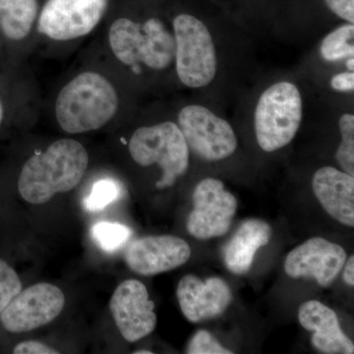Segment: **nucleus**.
I'll return each instance as SVG.
<instances>
[{
    "label": "nucleus",
    "mask_w": 354,
    "mask_h": 354,
    "mask_svg": "<svg viewBox=\"0 0 354 354\" xmlns=\"http://www.w3.org/2000/svg\"><path fill=\"white\" fill-rule=\"evenodd\" d=\"M88 165V152L80 142L58 140L26 162L18 179L21 197L41 205L57 193L69 192L81 183Z\"/></svg>",
    "instance_id": "obj_1"
},
{
    "label": "nucleus",
    "mask_w": 354,
    "mask_h": 354,
    "mask_svg": "<svg viewBox=\"0 0 354 354\" xmlns=\"http://www.w3.org/2000/svg\"><path fill=\"white\" fill-rule=\"evenodd\" d=\"M120 100L113 84L97 72H83L58 94L55 116L68 134L94 131L113 120Z\"/></svg>",
    "instance_id": "obj_2"
},
{
    "label": "nucleus",
    "mask_w": 354,
    "mask_h": 354,
    "mask_svg": "<svg viewBox=\"0 0 354 354\" xmlns=\"http://www.w3.org/2000/svg\"><path fill=\"white\" fill-rule=\"evenodd\" d=\"M109 44L115 57L123 64L162 70L172 64L176 53L174 35L157 18L144 24L127 18L114 21L109 27Z\"/></svg>",
    "instance_id": "obj_3"
},
{
    "label": "nucleus",
    "mask_w": 354,
    "mask_h": 354,
    "mask_svg": "<svg viewBox=\"0 0 354 354\" xmlns=\"http://www.w3.org/2000/svg\"><path fill=\"white\" fill-rule=\"evenodd\" d=\"M128 149L141 167L160 165L162 176L156 184L158 189L171 187L187 171L189 148L178 125L171 121L138 128L133 133Z\"/></svg>",
    "instance_id": "obj_4"
},
{
    "label": "nucleus",
    "mask_w": 354,
    "mask_h": 354,
    "mask_svg": "<svg viewBox=\"0 0 354 354\" xmlns=\"http://www.w3.org/2000/svg\"><path fill=\"white\" fill-rule=\"evenodd\" d=\"M302 97L295 84L279 82L261 95L255 109L256 138L265 152L290 143L302 121Z\"/></svg>",
    "instance_id": "obj_5"
},
{
    "label": "nucleus",
    "mask_w": 354,
    "mask_h": 354,
    "mask_svg": "<svg viewBox=\"0 0 354 354\" xmlns=\"http://www.w3.org/2000/svg\"><path fill=\"white\" fill-rule=\"evenodd\" d=\"M176 68L179 80L189 88H203L215 79V44L207 26L189 14L174 20Z\"/></svg>",
    "instance_id": "obj_6"
},
{
    "label": "nucleus",
    "mask_w": 354,
    "mask_h": 354,
    "mask_svg": "<svg viewBox=\"0 0 354 354\" xmlns=\"http://www.w3.org/2000/svg\"><path fill=\"white\" fill-rule=\"evenodd\" d=\"M178 127L189 150L207 162L225 160L236 150L239 142L230 123L205 106L190 104L181 109Z\"/></svg>",
    "instance_id": "obj_7"
},
{
    "label": "nucleus",
    "mask_w": 354,
    "mask_h": 354,
    "mask_svg": "<svg viewBox=\"0 0 354 354\" xmlns=\"http://www.w3.org/2000/svg\"><path fill=\"white\" fill-rule=\"evenodd\" d=\"M193 209L187 220L188 232L200 241L223 236L232 227L237 209L236 198L216 178L203 179L193 192Z\"/></svg>",
    "instance_id": "obj_8"
},
{
    "label": "nucleus",
    "mask_w": 354,
    "mask_h": 354,
    "mask_svg": "<svg viewBox=\"0 0 354 354\" xmlns=\"http://www.w3.org/2000/svg\"><path fill=\"white\" fill-rule=\"evenodd\" d=\"M108 0H48L38 21L39 34L71 41L90 34L106 14Z\"/></svg>",
    "instance_id": "obj_9"
},
{
    "label": "nucleus",
    "mask_w": 354,
    "mask_h": 354,
    "mask_svg": "<svg viewBox=\"0 0 354 354\" xmlns=\"http://www.w3.org/2000/svg\"><path fill=\"white\" fill-rule=\"evenodd\" d=\"M64 293L58 286L39 283L21 290L0 313V322L10 333L31 332L48 325L64 308Z\"/></svg>",
    "instance_id": "obj_10"
},
{
    "label": "nucleus",
    "mask_w": 354,
    "mask_h": 354,
    "mask_svg": "<svg viewBox=\"0 0 354 354\" xmlns=\"http://www.w3.org/2000/svg\"><path fill=\"white\" fill-rule=\"evenodd\" d=\"M109 308L127 342L140 341L156 329L155 304L149 298L145 285L137 279H127L118 286L109 301Z\"/></svg>",
    "instance_id": "obj_11"
},
{
    "label": "nucleus",
    "mask_w": 354,
    "mask_h": 354,
    "mask_svg": "<svg viewBox=\"0 0 354 354\" xmlns=\"http://www.w3.org/2000/svg\"><path fill=\"white\" fill-rule=\"evenodd\" d=\"M341 245L322 237L308 239L288 253L285 261L286 274L290 278H311L327 288L339 276L346 261Z\"/></svg>",
    "instance_id": "obj_12"
},
{
    "label": "nucleus",
    "mask_w": 354,
    "mask_h": 354,
    "mask_svg": "<svg viewBox=\"0 0 354 354\" xmlns=\"http://www.w3.org/2000/svg\"><path fill=\"white\" fill-rule=\"evenodd\" d=\"M191 257L189 244L174 235L141 237L125 253L130 270L141 276H155L185 264Z\"/></svg>",
    "instance_id": "obj_13"
},
{
    "label": "nucleus",
    "mask_w": 354,
    "mask_h": 354,
    "mask_svg": "<svg viewBox=\"0 0 354 354\" xmlns=\"http://www.w3.org/2000/svg\"><path fill=\"white\" fill-rule=\"evenodd\" d=\"M181 311L191 323H199L221 315L232 304V293L223 279L202 281L193 274L183 277L176 290Z\"/></svg>",
    "instance_id": "obj_14"
},
{
    "label": "nucleus",
    "mask_w": 354,
    "mask_h": 354,
    "mask_svg": "<svg viewBox=\"0 0 354 354\" xmlns=\"http://www.w3.org/2000/svg\"><path fill=\"white\" fill-rule=\"evenodd\" d=\"M298 319L305 330L313 333L311 344L317 351L326 354L354 353L353 342L342 330L334 310L310 300L300 305Z\"/></svg>",
    "instance_id": "obj_15"
},
{
    "label": "nucleus",
    "mask_w": 354,
    "mask_h": 354,
    "mask_svg": "<svg viewBox=\"0 0 354 354\" xmlns=\"http://www.w3.org/2000/svg\"><path fill=\"white\" fill-rule=\"evenodd\" d=\"M314 194L337 221L354 227V177L332 167L318 169L312 180Z\"/></svg>",
    "instance_id": "obj_16"
},
{
    "label": "nucleus",
    "mask_w": 354,
    "mask_h": 354,
    "mask_svg": "<svg viewBox=\"0 0 354 354\" xmlns=\"http://www.w3.org/2000/svg\"><path fill=\"white\" fill-rule=\"evenodd\" d=\"M272 235V227L266 221L257 218L244 221L223 250L228 271L235 274L248 272L256 253L271 241Z\"/></svg>",
    "instance_id": "obj_17"
},
{
    "label": "nucleus",
    "mask_w": 354,
    "mask_h": 354,
    "mask_svg": "<svg viewBox=\"0 0 354 354\" xmlns=\"http://www.w3.org/2000/svg\"><path fill=\"white\" fill-rule=\"evenodd\" d=\"M38 11V0H0V29L6 38L21 41L31 32Z\"/></svg>",
    "instance_id": "obj_18"
},
{
    "label": "nucleus",
    "mask_w": 354,
    "mask_h": 354,
    "mask_svg": "<svg viewBox=\"0 0 354 354\" xmlns=\"http://www.w3.org/2000/svg\"><path fill=\"white\" fill-rule=\"evenodd\" d=\"M354 26L342 25L323 39L320 53L324 59L334 62L353 57Z\"/></svg>",
    "instance_id": "obj_19"
},
{
    "label": "nucleus",
    "mask_w": 354,
    "mask_h": 354,
    "mask_svg": "<svg viewBox=\"0 0 354 354\" xmlns=\"http://www.w3.org/2000/svg\"><path fill=\"white\" fill-rule=\"evenodd\" d=\"M91 235L102 250L113 253L122 248L131 239L132 230L122 223L100 221L91 230Z\"/></svg>",
    "instance_id": "obj_20"
},
{
    "label": "nucleus",
    "mask_w": 354,
    "mask_h": 354,
    "mask_svg": "<svg viewBox=\"0 0 354 354\" xmlns=\"http://www.w3.org/2000/svg\"><path fill=\"white\" fill-rule=\"evenodd\" d=\"M122 194L120 184L111 178L100 179L93 185L90 194L84 199V207L91 213L102 211Z\"/></svg>",
    "instance_id": "obj_21"
},
{
    "label": "nucleus",
    "mask_w": 354,
    "mask_h": 354,
    "mask_svg": "<svg viewBox=\"0 0 354 354\" xmlns=\"http://www.w3.org/2000/svg\"><path fill=\"white\" fill-rule=\"evenodd\" d=\"M342 143L335 153V160L344 172L354 176V115L346 113L339 120Z\"/></svg>",
    "instance_id": "obj_22"
},
{
    "label": "nucleus",
    "mask_w": 354,
    "mask_h": 354,
    "mask_svg": "<svg viewBox=\"0 0 354 354\" xmlns=\"http://www.w3.org/2000/svg\"><path fill=\"white\" fill-rule=\"evenodd\" d=\"M22 290V283L15 270L0 259V313Z\"/></svg>",
    "instance_id": "obj_23"
},
{
    "label": "nucleus",
    "mask_w": 354,
    "mask_h": 354,
    "mask_svg": "<svg viewBox=\"0 0 354 354\" xmlns=\"http://www.w3.org/2000/svg\"><path fill=\"white\" fill-rule=\"evenodd\" d=\"M186 353L188 354H232V351L221 346L208 330H198L191 339Z\"/></svg>",
    "instance_id": "obj_24"
},
{
    "label": "nucleus",
    "mask_w": 354,
    "mask_h": 354,
    "mask_svg": "<svg viewBox=\"0 0 354 354\" xmlns=\"http://www.w3.org/2000/svg\"><path fill=\"white\" fill-rule=\"evenodd\" d=\"M328 8L337 17L354 23V0H324Z\"/></svg>",
    "instance_id": "obj_25"
},
{
    "label": "nucleus",
    "mask_w": 354,
    "mask_h": 354,
    "mask_svg": "<svg viewBox=\"0 0 354 354\" xmlns=\"http://www.w3.org/2000/svg\"><path fill=\"white\" fill-rule=\"evenodd\" d=\"M15 354H57L59 351L46 346L44 342L27 341L20 342L13 349Z\"/></svg>",
    "instance_id": "obj_26"
},
{
    "label": "nucleus",
    "mask_w": 354,
    "mask_h": 354,
    "mask_svg": "<svg viewBox=\"0 0 354 354\" xmlns=\"http://www.w3.org/2000/svg\"><path fill=\"white\" fill-rule=\"evenodd\" d=\"M330 86L339 92H351L354 90V73L353 72H344L333 77Z\"/></svg>",
    "instance_id": "obj_27"
},
{
    "label": "nucleus",
    "mask_w": 354,
    "mask_h": 354,
    "mask_svg": "<svg viewBox=\"0 0 354 354\" xmlns=\"http://www.w3.org/2000/svg\"><path fill=\"white\" fill-rule=\"evenodd\" d=\"M344 279L349 286H354V257L351 256L348 262L344 263Z\"/></svg>",
    "instance_id": "obj_28"
},
{
    "label": "nucleus",
    "mask_w": 354,
    "mask_h": 354,
    "mask_svg": "<svg viewBox=\"0 0 354 354\" xmlns=\"http://www.w3.org/2000/svg\"><path fill=\"white\" fill-rule=\"evenodd\" d=\"M354 58L353 57H349V59L348 60V64H346V67H348V71L353 72L354 69Z\"/></svg>",
    "instance_id": "obj_29"
},
{
    "label": "nucleus",
    "mask_w": 354,
    "mask_h": 354,
    "mask_svg": "<svg viewBox=\"0 0 354 354\" xmlns=\"http://www.w3.org/2000/svg\"><path fill=\"white\" fill-rule=\"evenodd\" d=\"M4 116V109L3 106H2V102H0V124H1L2 120H3Z\"/></svg>",
    "instance_id": "obj_30"
},
{
    "label": "nucleus",
    "mask_w": 354,
    "mask_h": 354,
    "mask_svg": "<svg viewBox=\"0 0 354 354\" xmlns=\"http://www.w3.org/2000/svg\"><path fill=\"white\" fill-rule=\"evenodd\" d=\"M135 354H153L152 351H135Z\"/></svg>",
    "instance_id": "obj_31"
}]
</instances>
